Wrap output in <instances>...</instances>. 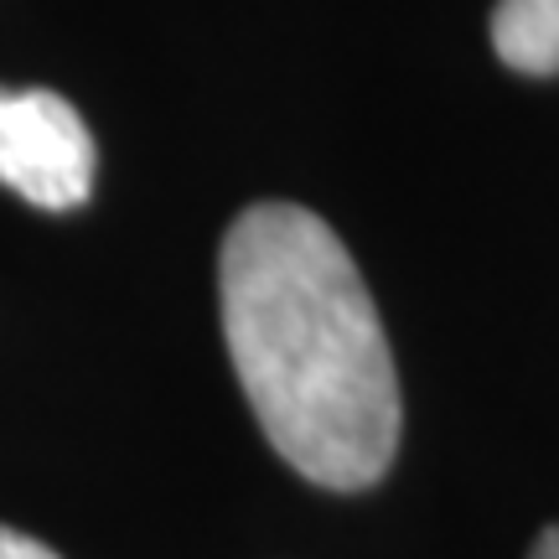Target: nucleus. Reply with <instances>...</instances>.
Instances as JSON below:
<instances>
[{
	"label": "nucleus",
	"instance_id": "39448f33",
	"mask_svg": "<svg viewBox=\"0 0 559 559\" xmlns=\"http://www.w3.org/2000/svg\"><path fill=\"white\" fill-rule=\"evenodd\" d=\"M534 559H559V523L549 528V534H544L539 544H534Z\"/></svg>",
	"mask_w": 559,
	"mask_h": 559
},
{
	"label": "nucleus",
	"instance_id": "7ed1b4c3",
	"mask_svg": "<svg viewBox=\"0 0 559 559\" xmlns=\"http://www.w3.org/2000/svg\"><path fill=\"white\" fill-rule=\"evenodd\" d=\"M492 47L519 73H559V0H498Z\"/></svg>",
	"mask_w": 559,
	"mask_h": 559
},
{
	"label": "nucleus",
	"instance_id": "f03ea898",
	"mask_svg": "<svg viewBox=\"0 0 559 559\" xmlns=\"http://www.w3.org/2000/svg\"><path fill=\"white\" fill-rule=\"evenodd\" d=\"M94 135L52 88H0V187L62 213L94 192Z\"/></svg>",
	"mask_w": 559,
	"mask_h": 559
},
{
	"label": "nucleus",
	"instance_id": "20e7f679",
	"mask_svg": "<svg viewBox=\"0 0 559 559\" xmlns=\"http://www.w3.org/2000/svg\"><path fill=\"white\" fill-rule=\"evenodd\" d=\"M0 559H62V555H52V549L37 544L32 534H16V528L0 523Z\"/></svg>",
	"mask_w": 559,
	"mask_h": 559
},
{
	"label": "nucleus",
	"instance_id": "f257e3e1",
	"mask_svg": "<svg viewBox=\"0 0 559 559\" xmlns=\"http://www.w3.org/2000/svg\"><path fill=\"white\" fill-rule=\"evenodd\" d=\"M218 306L264 440L317 487H373L400 451V373L337 234L300 202L243 207L223 234Z\"/></svg>",
	"mask_w": 559,
	"mask_h": 559
}]
</instances>
